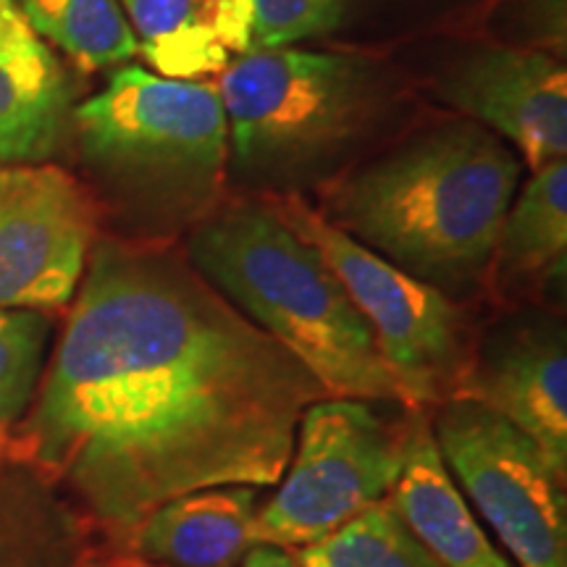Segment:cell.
Masks as SVG:
<instances>
[{"label": "cell", "mask_w": 567, "mask_h": 567, "mask_svg": "<svg viewBox=\"0 0 567 567\" xmlns=\"http://www.w3.org/2000/svg\"><path fill=\"white\" fill-rule=\"evenodd\" d=\"M316 375L166 243L103 239L9 457L66 496L111 549L155 507L276 486Z\"/></svg>", "instance_id": "cell-1"}, {"label": "cell", "mask_w": 567, "mask_h": 567, "mask_svg": "<svg viewBox=\"0 0 567 567\" xmlns=\"http://www.w3.org/2000/svg\"><path fill=\"white\" fill-rule=\"evenodd\" d=\"M520 172L486 126L450 122L339 179L321 216L415 279L463 292L492 271Z\"/></svg>", "instance_id": "cell-2"}, {"label": "cell", "mask_w": 567, "mask_h": 567, "mask_svg": "<svg viewBox=\"0 0 567 567\" xmlns=\"http://www.w3.org/2000/svg\"><path fill=\"white\" fill-rule=\"evenodd\" d=\"M184 255L237 313L300 360L326 394L405 408L342 281L271 203L213 210L189 231Z\"/></svg>", "instance_id": "cell-3"}, {"label": "cell", "mask_w": 567, "mask_h": 567, "mask_svg": "<svg viewBox=\"0 0 567 567\" xmlns=\"http://www.w3.org/2000/svg\"><path fill=\"white\" fill-rule=\"evenodd\" d=\"M229 166L268 197L331 179L400 109L389 63L305 45L237 55L221 71Z\"/></svg>", "instance_id": "cell-4"}, {"label": "cell", "mask_w": 567, "mask_h": 567, "mask_svg": "<svg viewBox=\"0 0 567 567\" xmlns=\"http://www.w3.org/2000/svg\"><path fill=\"white\" fill-rule=\"evenodd\" d=\"M74 137L137 226L166 243L216 210L229 166V124L216 84L124 66L74 109Z\"/></svg>", "instance_id": "cell-5"}, {"label": "cell", "mask_w": 567, "mask_h": 567, "mask_svg": "<svg viewBox=\"0 0 567 567\" xmlns=\"http://www.w3.org/2000/svg\"><path fill=\"white\" fill-rule=\"evenodd\" d=\"M268 203L342 281L347 297L365 318L405 408L429 413L452 400L473 354L463 308L442 289L405 274L337 229L300 195L268 197Z\"/></svg>", "instance_id": "cell-6"}, {"label": "cell", "mask_w": 567, "mask_h": 567, "mask_svg": "<svg viewBox=\"0 0 567 567\" xmlns=\"http://www.w3.org/2000/svg\"><path fill=\"white\" fill-rule=\"evenodd\" d=\"M410 413L392 423L365 400L313 402L279 488L258 509V544L297 551L386 502L405 465Z\"/></svg>", "instance_id": "cell-7"}, {"label": "cell", "mask_w": 567, "mask_h": 567, "mask_svg": "<svg viewBox=\"0 0 567 567\" xmlns=\"http://www.w3.org/2000/svg\"><path fill=\"white\" fill-rule=\"evenodd\" d=\"M436 446L517 567H567V499L544 452L505 417L463 396L431 415Z\"/></svg>", "instance_id": "cell-8"}, {"label": "cell", "mask_w": 567, "mask_h": 567, "mask_svg": "<svg viewBox=\"0 0 567 567\" xmlns=\"http://www.w3.org/2000/svg\"><path fill=\"white\" fill-rule=\"evenodd\" d=\"M95 243L97 205L69 172L0 168V308H66Z\"/></svg>", "instance_id": "cell-9"}, {"label": "cell", "mask_w": 567, "mask_h": 567, "mask_svg": "<svg viewBox=\"0 0 567 567\" xmlns=\"http://www.w3.org/2000/svg\"><path fill=\"white\" fill-rule=\"evenodd\" d=\"M452 109L505 140L530 168L567 153V69L534 48L484 45L439 82Z\"/></svg>", "instance_id": "cell-10"}, {"label": "cell", "mask_w": 567, "mask_h": 567, "mask_svg": "<svg viewBox=\"0 0 567 567\" xmlns=\"http://www.w3.org/2000/svg\"><path fill=\"white\" fill-rule=\"evenodd\" d=\"M523 431L567 478V344L563 326L528 318L471 354L457 394Z\"/></svg>", "instance_id": "cell-11"}, {"label": "cell", "mask_w": 567, "mask_h": 567, "mask_svg": "<svg viewBox=\"0 0 567 567\" xmlns=\"http://www.w3.org/2000/svg\"><path fill=\"white\" fill-rule=\"evenodd\" d=\"M389 505L444 567H515L494 547L478 517L446 471L431 415L410 413L405 465L389 494Z\"/></svg>", "instance_id": "cell-12"}, {"label": "cell", "mask_w": 567, "mask_h": 567, "mask_svg": "<svg viewBox=\"0 0 567 567\" xmlns=\"http://www.w3.org/2000/svg\"><path fill=\"white\" fill-rule=\"evenodd\" d=\"M258 488L213 486L155 507L130 551L161 567H237L258 547Z\"/></svg>", "instance_id": "cell-13"}, {"label": "cell", "mask_w": 567, "mask_h": 567, "mask_svg": "<svg viewBox=\"0 0 567 567\" xmlns=\"http://www.w3.org/2000/svg\"><path fill=\"white\" fill-rule=\"evenodd\" d=\"M0 567H105L95 530L21 460H0Z\"/></svg>", "instance_id": "cell-14"}, {"label": "cell", "mask_w": 567, "mask_h": 567, "mask_svg": "<svg viewBox=\"0 0 567 567\" xmlns=\"http://www.w3.org/2000/svg\"><path fill=\"white\" fill-rule=\"evenodd\" d=\"M76 87L51 48L0 63V166L48 163L74 134Z\"/></svg>", "instance_id": "cell-15"}, {"label": "cell", "mask_w": 567, "mask_h": 567, "mask_svg": "<svg viewBox=\"0 0 567 567\" xmlns=\"http://www.w3.org/2000/svg\"><path fill=\"white\" fill-rule=\"evenodd\" d=\"M567 260V161L536 168L517 189L492 260V271L505 287L526 281L565 279Z\"/></svg>", "instance_id": "cell-16"}, {"label": "cell", "mask_w": 567, "mask_h": 567, "mask_svg": "<svg viewBox=\"0 0 567 567\" xmlns=\"http://www.w3.org/2000/svg\"><path fill=\"white\" fill-rule=\"evenodd\" d=\"M371 0H205V11L229 53L305 45L350 30Z\"/></svg>", "instance_id": "cell-17"}, {"label": "cell", "mask_w": 567, "mask_h": 567, "mask_svg": "<svg viewBox=\"0 0 567 567\" xmlns=\"http://www.w3.org/2000/svg\"><path fill=\"white\" fill-rule=\"evenodd\" d=\"M118 6L137 40V53L161 76L197 80L229 63L205 0H118Z\"/></svg>", "instance_id": "cell-18"}, {"label": "cell", "mask_w": 567, "mask_h": 567, "mask_svg": "<svg viewBox=\"0 0 567 567\" xmlns=\"http://www.w3.org/2000/svg\"><path fill=\"white\" fill-rule=\"evenodd\" d=\"M42 42L84 71L122 66L137 53L118 0H13Z\"/></svg>", "instance_id": "cell-19"}, {"label": "cell", "mask_w": 567, "mask_h": 567, "mask_svg": "<svg viewBox=\"0 0 567 567\" xmlns=\"http://www.w3.org/2000/svg\"><path fill=\"white\" fill-rule=\"evenodd\" d=\"M302 567H444L386 502L295 551Z\"/></svg>", "instance_id": "cell-20"}, {"label": "cell", "mask_w": 567, "mask_h": 567, "mask_svg": "<svg viewBox=\"0 0 567 567\" xmlns=\"http://www.w3.org/2000/svg\"><path fill=\"white\" fill-rule=\"evenodd\" d=\"M48 337L45 313L0 308V439L32 405L45 371Z\"/></svg>", "instance_id": "cell-21"}, {"label": "cell", "mask_w": 567, "mask_h": 567, "mask_svg": "<svg viewBox=\"0 0 567 567\" xmlns=\"http://www.w3.org/2000/svg\"><path fill=\"white\" fill-rule=\"evenodd\" d=\"M45 42L32 32L13 0H0V63L32 59L45 51Z\"/></svg>", "instance_id": "cell-22"}, {"label": "cell", "mask_w": 567, "mask_h": 567, "mask_svg": "<svg viewBox=\"0 0 567 567\" xmlns=\"http://www.w3.org/2000/svg\"><path fill=\"white\" fill-rule=\"evenodd\" d=\"M237 567H302L289 549L271 547V544H258Z\"/></svg>", "instance_id": "cell-23"}]
</instances>
